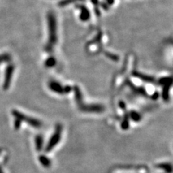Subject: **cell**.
Wrapping results in <instances>:
<instances>
[{
    "label": "cell",
    "instance_id": "1",
    "mask_svg": "<svg viewBox=\"0 0 173 173\" xmlns=\"http://www.w3.org/2000/svg\"><path fill=\"white\" fill-rule=\"evenodd\" d=\"M74 95H75L76 103H77L80 110L86 113H100L103 112L104 107L101 106V105H84V102H83L82 92L80 91V88L77 86H74Z\"/></svg>",
    "mask_w": 173,
    "mask_h": 173
},
{
    "label": "cell",
    "instance_id": "2",
    "mask_svg": "<svg viewBox=\"0 0 173 173\" xmlns=\"http://www.w3.org/2000/svg\"><path fill=\"white\" fill-rule=\"evenodd\" d=\"M12 114L15 116V120H19V122L24 121L25 123H27L30 126L34 127V128H41V126H42V123L40 120L38 119H36V118H33L32 117H28L26 116V115L23 114L20 112H19L18 110H12Z\"/></svg>",
    "mask_w": 173,
    "mask_h": 173
},
{
    "label": "cell",
    "instance_id": "3",
    "mask_svg": "<svg viewBox=\"0 0 173 173\" xmlns=\"http://www.w3.org/2000/svg\"><path fill=\"white\" fill-rule=\"evenodd\" d=\"M61 132H62V126L60 124H58L56 126L55 131L54 134L50 139L49 143H48L46 147H45V152H50L55 146L57 145V144L60 141L61 137Z\"/></svg>",
    "mask_w": 173,
    "mask_h": 173
},
{
    "label": "cell",
    "instance_id": "4",
    "mask_svg": "<svg viewBox=\"0 0 173 173\" xmlns=\"http://www.w3.org/2000/svg\"><path fill=\"white\" fill-rule=\"evenodd\" d=\"M49 87L51 91L58 94H65L64 87H63L60 83L56 82L55 81H51L49 82Z\"/></svg>",
    "mask_w": 173,
    "mask_h": 173
},
{
    "label": "cell",
    "instance_id": "5",
    "mask_svg": "<svg viewBox=\"0 0 173 173\" xmlns=\"http://www.w3.org/2000/svg\"><path fill=\"white\" fill-rule=\"evenodd\" d=\"M172 85V81L167 82V84H165V87H163L162 93V97L165 101H168L169 100V89Z\"/></svg>",
    "mask_w": 173,
    "mask_h": 173
},
{
    "label": "cell",
    "instance_id": "6",
    "mask_svg": "<svg viewBox=\"0 0 173 173\" xmlns=\"http://www.w3.org/2000/svg\"><path fill=\"white\" fill-rule=\"evenodd\" d=\"M133 76H136V77L140 79V80L145 81V82H147L152 83V82H154V79L152 77V76H148V75H145V74L139 73V72H136L135 71L134 73H133Z\"/></svg>",
    "mask_w": 173,
    "mask_h": 173
},
{
    "label": "cell",
    "instance_id": "7",
    "mask_svg": "<svg viewBox=\"0 0 173 173\" xmlns=\"http://www.w3.org/2000/svg\"><path fill=\"white\" fill-rule=\"evenodd\" d=\"M38 159H39V161H40V163L43 166V167L48 168L51 165V160H50L47 157L44 156V155H41Z\"/></svg>",
    "mask_w": 173,
    "mask_h": 173
},
{
    "label": "cell",
    "instance_id": "8",
    "mask_svg": "<svg viewBox=\"0 0 173 173\" xmlns=\"http://www.w3.org/2000/svg\"><path fill=\"white\" fill-rule=\"evenodd\" d=\"M43 145V139L41 136H37L36 137V148L38 152H41L42 150Z\"/></svg>",
    "mask_w": 173,
    "mask_h": 173
},
{
    "label": "cell",
    "instance_id": "9",
    "mask_svg": "<svg viewBox=\"0 0 173 173\" xmlns=\"http://www.w3.org/2000/svg\"><path fill=\"white\" fill-rule=\"evenodd\" d=\"M157 167L162 169L167 173H172V165L169 163H161L157 165Z\"/></svg>",
    "mask_w": 173,
    "mask_h": 173
},
{
    "label": "cell",
    "instance_id": "10",
    "mask_svg": "<svg viewBox=\"0 0 173 173\" xmlns=\"http://www.w3.org/2000/svg\"><path fill=\"white\" fill-rule=\"evenodd\" d=\"M129 117H130L131 119H132L133 121L138 122L141 120V115L139 113L136 112V111H131L130 113H129Z\"/></svg>",
    "mask_w": 173,
    "mask_h": 173
},
{
    "label": "cell",
    "instance_id": "11",
    "mask_svg": "<svg viewBox=\"0 0 173 173\" xmlns=\"http://www.w3.org/2000/svg\"><path fill=\"white\" fill-rule=\"evenodd\" d=\"M128 126H129L128 115L126 114V115H125V116H124L123 121L122 123H121V128L123 129H124V130H126V129L128 128Z\"/></svg>",
    "mask_w": 173,
    "mask_h": 173
},
{
    "label": "cell",
    "instance_id": "12",
    "mask_svg": "<svg viewBox=\"0 0 173 173\" xmlns=\"http://www.w3.org/2000/svg\"><path fill=\"white\" fill-rule=\"evenodd\" d=\"M56 64V61L54 58H50L45 61V66L47 67H52Z\"/></svg>",
    "mask_w": 173,
    "mask_h": 173
},
{
    "label": "cell",
    "instance_id": "13",
    "mask_svg": "<svg viewBox=\"0 0 173 173\" xmlns=\"http://www.w3.org/2000/svg\"><path fill=\"white\" fill-rule=\"evenodd\" d=\"M119 106L123 109H125V108H126V105H125V103L123 101L119 102Z\"/></svg>",
    "mask_w": 173,
    "mask_h": 173
}]
</instances>
